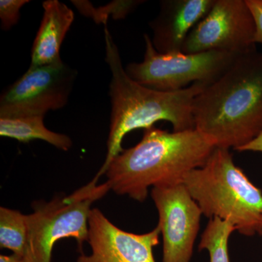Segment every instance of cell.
I'll list each match as a JSON object with an SVG mask.
<instances>
[{
	"label": "cell",
	"instance_id": "obj_1",
	"mask_svg": "<svg viewBox=\"0 0 262 262\" xmlns=\"http://www.w3.org/2000/svg\"><path fill=\"white\" fill-rule=\"evenodd\" d=\"M194 129L215 147L237 151L262 131V52L239 55L194 98Z\"/></svg>",
	"mask_w": 262,
	"mask_h": 262
},
{
	"label": "cell",
	"instance_id": "obj_2",
	"mask_svg": "<svg viewBox=\"0 0 262 262\" xmlns=\"http://www.w3.org/2000/svg\"><path fill=\"white\" fill-rule=\"evenodd\" d=\"M215 148L196 129L169 132L152 127L144 131L140 142L112 160L106 182L118 195L142 203L149 187L182 182L186 173L206 163Z\"/></svg>",
	"mask_w": 262,
	"mask_h": 262
},
{
	"label": "cell",
	"instance_id": "obj_3",
	"mask_svg": "<svg viewBox=\"0 0 262 262\" xmlns=\"http://www.w3.org/2000/svg\"><path fill=\"white\" fill-rule=\"evenodd\" d=\"M104 34L106 61L112 72V115L106 159L94 177L98 180L106 173L112 160L122 152V140L131 131L151 128L158 121L170 122L175 132L194 129L193 101L208 85L196 82L187 89L171 92L141 85L127 75L107 26H104Z\"/></svg>",
	"mask_w": 262,
	"mask_h": 262
},
{
	"label": "cell",
	"instance_id": "obj_4",
	"mask_svg": "<svg viewBox=\"0 0 262 262\" xmlns=\"http://www.w3.org/2000/svg\"><path fill=\"white\" fill-rule=\"evenodd\" d=\"M182 183L205 216L228 221L246 236L262 234V191L234 164L229 149L215 148Z\"/></svg>",
	"mask_w": 262,
	"mask_h": 262
},
{
	"label": "cell",
	"instance_id": "obj_5",
	"mask_svg": "<svg viewBox=\"0 0 262 262\" xmlns=\"http://www.w3.org/2000/svg\"><path fill=\"white\" fill-rule=\"evenodd\" d=\"M95 178L69 195L51 201H35L34 212L27 215V247L25 258L31 262H51L57 241L75 238L79 248L89 241V217L93 203L111 190L107 182L98 184Z\"/></svg>",
	"mask_w": 262,
	"mask_h": 262
},
{
	"label": "cell",
	"instance_id": "obj_6",
	"mask_svg": "<svg viewBox=\"0 0 262 262\" xmlns=\"http://www.w3.org/2000/svg\"><path fill=\"white\" fill-rule=\"evenodd\" d=\"M144 37V59L129 63L125 72L137 83L165 92L187 89L196 82L211 84L243 54L222 51L162 54L155 50L147 34Z\"/></svg>",
	"mask_w": 262,
	"mask_h": 262
},
{
	"label": "cell",
	"instance_id": "obj_7",
	"mask_svg": "<svg viewBox=\"0 0 262 262\" xmlns=\"http://www.w3.org/2000/svg\"><path fill=\"white\" fill-rule=\"evenodd\" d=\"M77 71L63 61L32 67L0 97V117L45 116L67 104Z\"/></svg>",
	"mask_w": 262,
	"mask_h": 262
},
{
	"label": "cell",
	"instance_id": "obj_8",
	"mask_svg": "<svg viewBox=\"0 0 262 262\" xmlns=\"http://www.w3.org/2000/svg\"><path fill=\"white\" fill-rule=\"evenodd\" d=\"M254 19L246 0H215L210 11L189 32L182 53H248L256 49Z\"/></svg>",
	"mask_w": 262,
	"mask_h": 262
},
{
	"label": "cell",
	"instance_id": "obj_9",
	"mask_svg": "<svg viewBox=\"0 0 262 262\" xmlns=\"http://www.w3.org/2000/svg\"><path fill=\"white\" fill-rule=\"evenodd\" d=\"M163 239V262H190L203 215L182 182L152 188Z\"/></svg>",
	"mask_w": 262,
	"mask_h": 262
},
{
	"label": "cell",
	"instance_id": "obj_10",
	"mask_svg": "<svg viewBox=\"0 0 262 262\" xmlns=\"http://www.w3.org/2000/svg\"><path fill=\"white\" fill-rule=\"evenodd\" d=\"M89 226L91 252L82 253L77 262H156L153 248L159 244V227L131 233L118 228L98 208L91 210Z\"/></svg>",
	"mask_w": 262,
	"mask_h": 262
},
{
	"label": "cell",
	"instance_id": "obj_11",
	"mask_svg": "<svg viewBox=\"0 0 262 262\" xmlns=\"http://www.w3.org/2000/svg\"><path fill=\"white\" fill-rule=\"evenodd\" d=\"M214 3L215 0H162L158 16L149 24L155 50L162 54L182 52L189 32Z\"/></svg>",
	"mask_w": 262,
	"mask_h": 262
},
{
	"label": "cell",
	"instance_id": "obj_12",
	"mask_svg": "<svg viewBox=\"0 0 262 262\" xmlns=\"http://www.w3.org/2000/svg\"><path fill=\"white\" fill-rule=\"evenodd\" d=\"M42 7V22L32 48V67L62 61L61 45L75 20L74 12L58 0L45 1Z\"/></svg>",
	"mask_w": 262,
	"mask_h": 262
},
{
	"label": "cell",
	"instance_id": "obj_13",
	"mask_svg": "<svg viewBox=\"0 0 262 262\" xmlns=\"http://www.w3.org/2000/svg\"><path fill=\"white\" fill-rule=\"evenodd\" d=\"M45 116L0 117V136L21 143L33 140L46 141L57 149L68 151L72 141L68 136L50 130L44 123Z\"/></svg>",
	"mask_w": 262,
	"mask_h": 262
},
{
	"label": "cell",
	"instance_id": "obj_14",
	"mask_svg": "<svg viewBox=\"0 0 262 262\" xmlns=\"http://www.w3.org/2000/svg\"><path fill=\"white\" fill-rule=\"evenodd\" d=\"M27 216L17 210L0 208V247L21 257L27 253Z\"/></svg>",
	"mask_w": 262,
	"mask_h": 262
},
{
	"label": "cell",
	"instance_id": "obj_15",
	"mask_svg": "<svg viewBox=\"0 0 262 262\" xmlns=\"http://www.w3.org/2000/svg\"><path fill=\"white\" fill-rule=\"evenodd\" d=\"M235 227L228 221L211 219L202 234L200 250L209 253L210 262H229L228 242Z\"/></svg>",
	"mask_w": 262,
	"mask_h": 262
},
{
	"label": "cell",
	"instance_id": "obj_16",
	"mask_svg": "<svg viewBox=\"0 0 262 262\" xmlns=\"http://www.w3.org/2000/svg\"><path fill=\"white\" fill-rule=\"evenodd\" d=\"M72 3L86 16L94 18L96 23H102L107 26L108 18L110 15L115 19L125 18L129 13L136 9L144 1L142 0H123L115 1L103 8L96 9L89 2L73 1Z\"/></svg>",
	"mask_w": 262,
	"mask_h": 262
},
{
	"label": "cell",
	"instance_id": "obj_17",
	"mask_svg": "<svg viewBox=\"0 0 262 262\" xmlns=\"http://www.w3.org/2000/svg\"><path fill=\"white\" fill-rule=\"evenodd\" d=\"M29 0H1L0 1V19L2 29L9 30L18 23L20 10Z\"/></svg>",
	"mask_w": 262,
	"mask_h": 262
},
{
	"label": "cell",
	"instance_id": "obj_18",
	"mask_svg": "<svg viewBox=\"0 0 262 262\" xmlns=\"http://www.w3.org/2000/svg\"><path fill=\"white\" fill-rule=\"evenodd\" d=\"M246 3L254 19L255 43L262 44V0H246Z\"/></svg>",
	"mask_w": 262,
	"mask_h": 262
},
{
	"label": "cell",
	"instance_id": "obj_19",
	"mask_svg": "<svg viewBox=\"0 0 262 262\" xmlns=\"http://www.w3.org/2000/svg\"><path fill=\"white\" fill-rule=\"evenodd\" d=\"M238 151H255L262 153V131L253 141L237 150Z\"/></svg>",
	"mask_w": 262,
	"mask_h": 262
},
{
	"label": "cell",
	"instance_id": "obj_20",
	"mask_svg": "<svg viewBox=\"0 0 262 262\" xmlns=\"http://www.w3.org/2000/svg\"><path fill=\"white\" fill-rule=\"evenodd\" d=\"M14 260V253L10 255V256H5V255H1V256H0V262H13Z\"/></svg>",
	"mask_w": 262,
	"mask_h": 262
},
{
	"label": "cell",
	"instance_id": "obj_21",
	"mask_svg": "<svg viewBox=\"0 0 262 262\" xmlns=\"http://www.w3.org/2000/svg\"><path fill=\"white\" fill-rule=\"evenodd\" d=\"M13 262H31L29 261L28 258L25 257H21V256H19L18 255L15 254V260Z\"/></svg>",
	"mask_w": 262,
	"mask_h": 262
}]
</instances>
